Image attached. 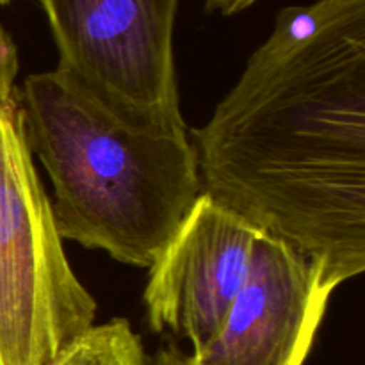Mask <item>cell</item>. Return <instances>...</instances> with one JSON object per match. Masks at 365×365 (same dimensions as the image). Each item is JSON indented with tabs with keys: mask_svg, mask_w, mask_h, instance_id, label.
<instances>
[{
	"mask_svg": "<svg viewBox=\"0 0 365 365\" xmlns=\"http://www.w3.org/2000/svg\"><path fill=\"white\" fill-rule=\"evenodd\" d=\"M334 285L284 241L260 232L248 278L214 341L184 365H303Z\"/></svg>",
	"mask_w": 365,
	"mask_h": 365,
	"instance_id": "8992f818",
	"label": "cell"
},
{
	"mask_svg": "<svg viewBox=\"0 0 365 365\" xmlns=\"http://www.w3.org/2000/svg\"><path fill=\"white\" fill-rule=\"evenodd\" d=\"M202 192L309 259L335 289L365 269V0L277 14L203 127Z\"/></svg>",
	"mask_w": 365,
	"mask_h": 365,
	"instance_id": "6da1fadb",
	"label": "cell"
},
{
	"mask_svg": "<svg viewBox=\"0 0 365 365\" xmlns=\"http://www.w3.org/2000/svg\"><path fill=\"white\" fill-rule=\"evenodd\" d=\"M63 73L127 127L187 138L173 32L180 0H39Z\"/></svg>",
	"mask_w": 365,
	"mask_h": 365,
	"instance_id": "277c9868",
	"label": "cell"
},
{
	"mask_svg": "<svg viewBox=\"0 0 365 365\" xmlns=\"http://www.w3.org/2000/svg\"><path fill=\"white\" fill-rule=\"evenodd\" d=\"M209 13H220L223 16H232L255 6L259 0H203Z\"/></svg>",
	"mask_w": 365,
	"mask_h": 365,
	"instance_id": "9c48e42d",
	"label": "cell"
},
{
	"mask_svg": "<svg viewBox=\"0 0 365 365\" xmlns=\"http://www.w3.org/2000/svg\"><path fill=\"white\" fill-rule=\"evenodd\" d=\"M260 230L200 195L171 241L148 267L143 292L153 331H173L205 349L248 278Z\"/></svg>",
	"mask_w": 365,
	"mask_h": 365,
	"instance_id": "5b68a950",
	"label": "cell"
},
{
	"mask_svg": "<svg viewBox=\"0 0 365 365\" xmlns=\"http://www.w3.org/2000/svg\"><path fill=\"white\" fill-rule=\"evenodd\" d=\"M50 365H148V355L130 323L116 317L89 328Z\"/></svg>",
	"mask_w": 365,
	"mask_h": 365,
	"instance_id": "52a82bcc",
	"label": "cell"
},
{
	"mask_svg": "<svg viewBox=\"0 0 365 365\" xmlns=\"http://www.w3.org/2000/svg\"><path fill=\"white\" fill-rule=\"evenodd\" d=\"M14 75L0 78V365H50L95 327L25 135Z\"/></svg>",
	"mask_w": 365,
	"mask_h": 365,
	"instance_id": "3957f363",
	"label": "cell"
},
{
	"mask_svg": "<svg viewBox=\"0 0 365 365\" xmlns=\"http://www.w3.org/2000/svg\"><path fill=\"white\" fill-rule=\"evenodd\" d=\"M18 71V50L9 32L0 24V78L14 75Z\"/></svg>",
	"mask_w": 365,
	"mask_h": 365,
	"instance_id": "ba28073f",
	"label": "cell"
},
{
	"mask_svg": "<svg viewBox=\"0 0 365 365\" xmlns=\"http://www.w3.org/2000/svg\"><path fill=\"white\" fill-rule=\"evenodd\" d=\"M18 93L63 241L148 269L202 195L189 138L127 127L57 70L29 75Z\"/></svg>",
	"mask_w": 365,
	"mask_h": 365,
	"instance_id": "7a4b0ae2",
	"label": "cell"
},
{
	"mask_svg": "<svg viewBox=\"0 0 365 365\" xmlns=\"http://www.w3.org/2000/svg\"><path fill=\"white\" fill-rule=\"evenodd\" d=\"M184 359L185 353L177 346H164L148 356V365H184Z\"/></svg>",
	"mask_w": 365,
	"mask_h": 365,
	"instance_id": "30bf717a",
	"label": "cell"
},
{
	"mask_svg": "<svg viewBox=\"0 0 365 365\" xmlns=\"http://www.w3.org/2000/svg\"><path fill=\"white\" fill-rule=\"evenodd\" d=\"M11 0H0V4H9Z\"/></svg>",
	"mask_w": 365,
	"mask_h": 365,
	"instance_id": "8fae6325",
	"label": "cell"
}]
</instances>
